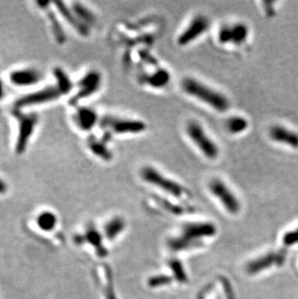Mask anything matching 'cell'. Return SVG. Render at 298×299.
I'll return each instance as SVG.
<instances>
[{
	"instance_id": "17",
	"label": "cell",
	"mask_w": 298,
	"mask_h": 299,
	"mask_svg": "<svg viewBox=\"0 0 298 299\" xmlns=\"http://www.w3.org/2000/svg\"><path fill=\"white\" fill-rule=\"evenodd\" d=\"M37 4L40 8H43L48 16V19L50 21L52 34L55 38V41L58 44H64L66 42V34L63 30L62 25H60V22L58 21L57 17L55 16L54 12L49 7L50 2L49 1H37Z\"/></svg>"
},
{
	"instance_id": "30",
	"label": "cell",
	"mask_w": 298,
	"mask_h": 299,
	"mask_svg": "<svg viewBox=\"0 0 298 299\" xmlns=\"http://www.w3.org/2000/svg\"><path fill=\"white\" fill-rule=\"evenodd\" d=\"M7 189H8V186H7L6 182H5L3 179H1V178H0V195H2V194H4V193H6Z\"/></svg>"
},
{
	"instance_id": "21",
	"label": "cell",
	"mask_w": 298,
	"mask_h": 299,
	"mask_svg": "<svg viewBox=\"0 0 298 299\" xmlns=\"http://www.w3.org/2000/svg\"><path fill=\"white\" fill-rule=\"evenodd\" d=\"M53 76L56 81V88L59 90V92L63 94H68L73 89V83L70 79V77L67 75V73L60 67H55L53 69Z\"/></svg>"
},
{
	"instance_id": "27",
	"label": "cell",
	"mask_w": 298,
	"mask_h": 299,
	"mask_svg": "<svg viewBox=\"0 0 298 299\" xmlns=\"http://www.w3.org/2000/svg\"><path fill=\"white\" fill-rule=\"evenodd\" d=\"M173 279L166 275H158L150 278L148 280V285L151 287H162L171 284Z\"/></svg>"
},
{
	"instance_id": "22",
	"label": "cell",
	"mask_w": 298,
	"mask_h": 299,
	"mask_svg": "<svg viewBox=\"0 0 298 299\" xmlns=\"http://www.w3.org/2000/svg\"><path fill=\"white\" fill-rule=\"evenodd\" d=\"M248 120L240 115H233L226 121L227 130L233 135H239L244 133L248 129Z\"/></svg>"
},
{
	"instance_id": "12",
	"label": "cell",
	"mask_w": 298,
	"mask_h": 299,
	"mask_svg": "<svg viewBox=\"0 0 298 299\" xmlns=\"http://www.w3.org/2000/svg\"><path fill=\"white\" fill-rule=\"evenodd\" d=\"M284 261L285 255L283 253H268L249 262L246 266V270L249 274H257L276 264L281 265Z\"/></svg>"
},
{
	"instance_id": "14",
	"label": "cell",
	"mask_w": 298,
	"mask_h": 299,
	"mask_svg": "<svg viewBox=\"0 0 298 299\" xmlns=\"http://www.w3.org/2000/svg\"><path fill=\"white\" fill-rule=\"evenodd\" d=\"M269 137L276 142L286 144L292 148H298V133L286 127L280 125L272 126L269 130Z\"/></svg>"
},
{
	"instance_id": "16",
	"label": "cell",
	"mask_w": 298,
	"mask_h": 299,
	"mask_svg": "<svg viewBox=\"0 0 298 299\" xmlns=\"http://www.w3.org/2000/svg\"><path fill=\"white\" fill-rule=\"evenodd\" d=\"M74 119L82 130L90 131L98 122V114L91 108L81 107L74 113Z\"/></svg>"
},
{
	"instance_id": "25",
	"label": "cell",
	"mask_w": 298,
	"mask_h": 299,
	"mask_svg": "<svg viewBox=\"0 0 298 299\" xmlns=\"http://www.w3.org/2000/svg\"><path fill=\"white\" fill-rule=\"evenodd\" d=\"M57 222L56 216L51 212L45 211L41 213L37 218V224L43 231H51L54 229Z\"/></svg>"
},
{
	"instance_id": "9",
	"label": "cell",
	"mask_w": 298,
	"mask_h": 299,
	"mask_svg": "<svg viewBox=\"0 0 298 299\" xmlns=\"http://www.w3.org/2000/svg\"><path fill=\"white\" fill-rule=\"evenodd\" d=\"M102 84V76L98 71L92 70L87 72L78 83V91L70 100L71 105H77L81 100L95 94Z\"/></svg>"
},
{
	"instance_id": "10",
	"label": "cell",
	"mask_w": 298,
	"mask_h": 299,
	"mask_svg": "<svg viewBox=\"0 0 298 299\" xmlns=\"http://www.w3.org/2000/svg\"><path fill=\"white\" fill-rule=\"evenodd\" d=\"M61 96V93L56 87H48V88L40 89L37 91H34L30 94L25 95L21 97L20 99L16 101V107L18 109H23L25 107H31V106H37V105H43L53 102L54 100L58 99Z\"/></svg>"
},
{
	"instance_id": "2",
	"label": "cell",
	"mask_w": 298,
	"mask_h": 299,
	"mask_svg": "<svg viewBox=\"0 0 298 299\" xmlns=\"http://www.w3.org/2000/svg\"><path fill=\"white\" fill-rule=\"evenodd\" d=\"M216 227L211 223H190L184 226L182 234L172 239L169 243L173 251H184L198 245L203 238L214 237Z\"/></svg>"
},
{
	"instance_id": "13",
	"label": "cell",
	"mask_w": 298,
	"mask_h": 299,
	"mask_svg": "<svg viewBox=\"0 0 298 299\" xmlns=\"http://www.w3.org/2000/svg\"><path fill=\"white\" fill-rule=\"evenodd\" d=\"M42 79V73L31 68L16 70L10 74V81L16 87H30L38 84Z\"/></svg>"
},
{
	"instance_id": "26",
	"label": "cell",
	"mask_w": 298,
	"mask_h": 299,
	"mask_svg": "<svg viewBox=\"0 0 298 299\" xmlns=\"http://www.w3.org/2000/svg\"><path fill=\"white\" fill-rule=\"evenodd\" d=\"M170 266L174 272V278L180 283H186L187 280H188L187 275L180 262L172 261L170 263Z\"/></svg>"
},
{
	"instance_id": "3",
	"label": "cell",
	"mask_w": 298,
	"mask_h": 299,
	"mask_svg": "<svg viewBox=\"0 0 298 299\" xmlns=\"http://www.w3.org/2000/svg\"><path fill=\"white\" fill-rule=\"evenodd\" d=\"M140 177L144 182L160 189L174 198L184 199L190 197V193H188L186 188L182 184L163 175L160 171L153 167H143L140 171Z\"/></svg>"
},
{
	"instance_id": "11",
	"label": "cell",
	"mask_w": 298,
	"mask_h": 299,
	"mask_svg": "<svg viewBox=\"0 0 298 299\" xmlns=\"http://www.w3.org/2000/svg\"><path fill=\"white\" fill-rule=\"evenodd\" d=\"M249 36V27L243 23L224 25L218 31V41L221 44H234L240 46L246 42Z\"/></svg>"
},
{
	"instance_id": "31",
	"label": "cell",
	"mask_w": 298,
	"mask_h": 299,
	"mask_svg": "<svg viewBox=\"0 0 298 299\" xmlns=\"http://www.w3.org/2000/svg\"><path fill=\"white\" fill-rule=\"evenodd\" d=\"M4 93H5V91H4V85H3V82L0 79V100L4 97Z\"/></svg>"
},
{
	"instance_id": "15",
	"label": "cell",
	"mask_w": 298,
	"mask_h": 299,
	"mask_svg": "<svg viewBox=\"0 0 298 299\" xmlns=\"http://www.w3.org/2000/svg\"><path fill=\"white\" fill-rule=\"evenodd\" d=\"M54 5L56 6L58 12L63 18L68 22V24L73 26L76 31L81 34L82 36H88L89 35V27L85 25L81 20L76 16V14L71 10L70 8L67 7V5L62 2V1H56L54 2Z\"/></svg>"
},
{
	"instance_id": "29",
	"label": "cell",
	"mask_w": 298,
	"mask_h": 299,
	"mask_svg": "<svg viewBox=\"0 0 298 299\" xmlns=\"http://www.w3.org/2000/svg\"><path fill=\"white\" fill-rule=\"evenodd\" d=\"M106 297H107V299H117L115 296L114 291H113V288L111 287V286H109L108 289L106 290Z\"/></svg>"
},
{
	"instance_id": "1",
	"label": "cell",
	"mask_w": 298,
	"mask_h": 299,
	"mask_svg": "<svg viewBox=\"0 0 298 299\" xmlns=\"http://www.w3.org/2000/svg\"><path fill=\"white\" fill-rule=\"evenodd\" d=\"M181 88L186 94L207 105L216 112H226L230 109V101L222 92L215 90L198 80L186 78L182 81Z\"/></svg>"
},
{
	"instance_id": "28",
	"label": "cell",
	"mask_w": 298,
	"mask_h": 299,
	"mask_svg": "<svg viewBox=\"0 0 298 299\" xmlns=\"http://www.w3.org/2000/svg\"><path fill=\"white\" fill-rule=\"evenodd\" d=\"M283 243L286 246H292L298 244V228L286 233L283 237Z\"/></svg>"
},
{
	"instance_id": "20",
	"label": "cell",
	"mask_w": 298,
	"mask_h": 299,
	"mask_svg": "<svg viewBox=\"0 0 298 299\" xmlns=\"http://www.w3.org/2000/svg\"><path fill=\"white\" fill-rule=\"evenodd\" d=\"M76 240L80 243H83L85 241L89 242L97 252V254L100 257H106L107 256V251L105 249L103 243H102V237L99 234V232L94 229V228H89L86 233L85 236L82 237H76Z\"/></svg>"
},
{
	"instance_id": "8",
	"label": "cell",
	"mask_w": 298,
	"mask_h": 299,
	"mask_svg": "<svg viewBox=\"0 0 298 299\" xmlns=\"http://www.w3.org/2000/svg\"><path fill=\"white\" fill-rule=\"evenodd\" d=\"M210 22L207 17L203 15L196 16L186 28L177 37V44L181 47L192 44L200 36H202L209 28Z\"/></svg>"
},
{
	"instance_id": "5",
	"label": "cell",
	"mask_w": 298,
	"mask_h": 299,
	"mask_svg": "<svg viewBox=\"0 0 298 299\" xmlns=\"http://www.w3.org/2000/svg\"><path fill=\"white\" fill-rule=\"evenodd\" d=\"M12 113L19 125V133L16 140L15 148L18 154H23L25 150H27L29 140L37 126L39 117L37 113L35 112L26 113L18 108H14Z\"/></svg>"
},
{
	"instance_id": "6",
	"label": "cell",
	"mask_w": 298,
	"mask_h": 299,
	"mask_svg": "<svg viewBox=\"0 0 298 299\" xmlns=\"http://www.w3.org/2000/svg\"><path fill=\"white\" fill-rule=\"evenodd\" d=\"M102 128L108 130L111 134L116 135H137L143 133L147 125L144 121L132 118H121L106 116L101 121Z\"/></svg>"
},
{
	"instance_id": "23",
	"label": "cell",
	"mask_w": 298,
	"mask_h": 299,
	"mask_svg": "<svg viewBox=\"0 0 298 299\" xmlns=\"http://www.w3.org/2000/svg\"><path fill=\"white\" fill-rule=\"evenodd\" d=\"M72 10L76 14V16L81 20V22H83L88 27L91 25H95V23H96L95 15L84 4L74 2Z\"/></svg>"
},
{
	"instance_id": "4",
	"label": "cell",
	"mask_w": 298,
	"mask_h": 299,
	"mask_svg": "<svg viewBox=\"0 0 298 299\" xmlns=\"http://www.w3.org/2000/svg\"><path fill=\"white\" fill-rule=\"evenodd\" d=\"M186 134L205 158L209 160H215L218 158L220 153L219 146L213 140V138L209 137L205 129L199 122L196 120L188 122L186 125Z\"/></svg>"
},
{
	"instance_id": "7",
	"label": "cell",
	"mask_w": 298,
	"mask_h": 299,
	"mask_svg": "<svg viewBox=\"0 0 298 299\" xmlns=\"http://www.w3.org/2000/svg\"><path fill=\"white\" fill-rule=\"evenodd\" d=\"M208 188L212 195L218 199L225 209L231 214H237L241 205L235 193L221 179H213L209 182Z\"/></svg>"
},
{
	"instance_id": "19",
	"label": "cell",
	"mask_w": 298,
	"mask_h": 299,
	"mask_svg": "<svg viewBox=\"0 0 298 299\" xmlns=\"http://www.w3.org/2000/svg\"><path fill=\"white\" fill-rule=\"evenodd\" d=\"M87 146L90 151L100 159L104 161H111L112 159V152L109 150L107 142L103 138L91 136L87 138Z\"/></svg>"
},
{
	"instance_id": "24",
	"label": "cell",
	"mask_w": 298,
	"mask_h": 299,
	"mask_svg": "<svg viewBox=\"0 0 298 299\" xmlns=\"http://www.w3.org/2000/svg\"><path fill=\"white\" fill-rule=\"evenodd\" d=\"M124 229V220L120 217H115L106 225V228H105L106 236L109 239H113L118 235H120Z\"/></svg>"
},
{
	"instance_id": "18",
	"label": "cell",
	"mask_w": 298,
	"mask_h": 299,
	"mask_svg": "<svg viewBox=\"0 0 298 299\" xmlns=\"http://www.w3.org/2000/svg\"><path fill=\"white\" fill-rule=\"evenodd\" d=\"M139 79L142 84L147 85L150 88H163L171 82V74L168 70L159 68L152 73L141 76Z\"/></svg>"
}]
</instances>
